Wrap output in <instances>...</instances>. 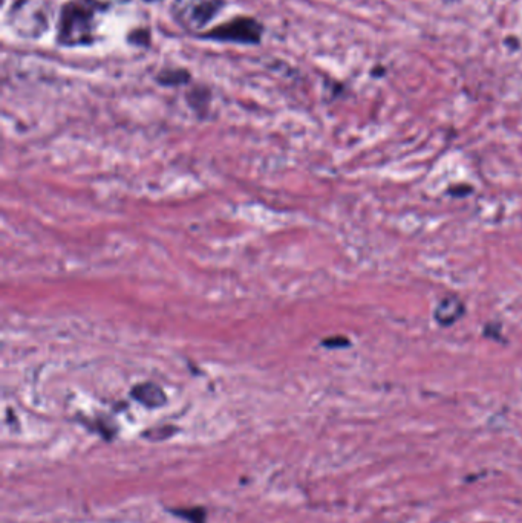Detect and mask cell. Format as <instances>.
Here are the masks:
<instances>
[{
  "mask_svg": "<svg viewBox=\"0 0 522 523\" xmlns=\"http://www.w3.org/2000/svg\"><path fill=\"white\" fill-rule=\"evenodd\" d=\"M94 13L80 2H68L60 11L57 42L63 46H86L94 42Z\"/></svg>",
  "mask_w": 522,
  "mask_h": 523,
  "instance_id": "cell-1",
  "label": "cell"
},
{
  "mask_svg": "<svg viewBox=\"0 0 522 523\" xmlns=\"http://www.w3.org/2000/svg\"><path fill=\"white\" fill-rule=\"evenodd\" d=\"M10 23L20 37L37 39L48 30V11L42 0H16L11 7Z\"/></svg>",
  "mask_w": 522,
  "mask_h": 523,
  "instance_id": "cell-2",
  "label": "cell"
},
{
  "mask_svg": "<svg viewBox=\"0 0 522 523\" xmlns=\"http://www.w3.org/2000/svg\"><path fill=\"white\" fill-rule=\"evenodd\" d=\"M226 0H175L172 5L173 19L187 31H201L216 16Z\"/></svg>",
  "mask_w": 522,
  "mask_h": 523,
  "instance_id": "cell-3",
  "label": "cell"
},
{
  "mask_svg": "<svg viewBox=\"0 0 522 523\" xmlns=\"http://www.w3.org/2000/svg\"><path fill=\"white\" fill-rule=\"evenodd\" d=\"M261 23L250 17H236L224 25L216 26L209 33L204 34V39L216 40V42L242 43V45H256L261 42Z\"/></svg>",
  "mask_w": 522,
  "mask_h": 523,
  "instance_id": "cell-4",
  "label": "cell"
},
{
  "mask_svg": "<svg viewBox=\"0 0 522 523\" xmlns=\"http://www.w3.org/2000/svg\"><path fill=\"white\" fill-rule=\"evenodd\" d=\"M464 312H466V306L460 297H444L435 308L434 319L438 325L447 328V326L455 325L464 316Z\"/></svg>",
  "mask_w": 522,
  "mask_h": 523,
  "instance_id": "cell-5",
  "label": "cell"
},
{
  "mask_svg": "<svg viewBox=\"0 0 522 523\" xmlns=\"http://www.w3.org/2000/svg\"><path fill=\"white\" fill-rule=\"evenodd\" d=\"M131 395L135 401L143 404L147 409H158V407H163L167 403L164 390L154 383L138 384L132 389Z\"/></svg>",
  "mask_w": 522,
  "mask_h": 523,
  "instance_id": "cell-6",
  "label": "cell"
},
{
  "mask_svg": "<svg viewBox=\"0 0 522 523\" xmlns=\"http://www.w3.org/2000/svg\"><path fill=\"white\" fill-rule=\"evenodd\" d=\"M170 514L186 520L187 523H207V511L203 507L169 508Z\"/></svg>",
  "mask_w": 522,
  "mask_h": 523,
  "instance_id": "cell-7",
  "label": "cell"
},
{
  "mask_svg": "<svg viewBox=\"0 0 522 523\" xmlns=\"http://www.w3.org/2000/svg\"><path fill=\"white\" fill-rule=\"evenodd\" d=\"M163 85H180V83L187 82L189 80V74L187 71H166L158 77Z\"/></svg>",
  "mask_w": 522,
  "mask_h": 523,
  "instance_id": "cell-8",
  "label": "cell"
},
{
  "mask_svg": "<svg viewBox=\"0 0 522 523\" xmlns=\"http://www.w3.org/2000/svg\"><path fill=\"white\" fill-rule=\"evenodd\" d=\"M89 2H91L94 7L100 8V10H108V8L126 4L129 0H89Z\"/></svg>",
  "mask_w": 522,
  "mask_h": 523,
  "instance_id": "cell-9",
  "label": "cell"
},
{
  "mask_svg": "<svg viewBox=\"0 0 522 523\" xmlns=\"http://www.w3.org/2000/svg\"><path fill=\"white\" fill-rule=\"evenodd\" d=\"M323 345L328 346V348H334V346H348L350 345V342L346 340V338L337 337V338H331V340H327V342H323Z\"/></svg>",
  "mask_w": 522,
  "mask_h": 523,
  "instance_id": "cell-10",
  "label": "cell"
},
{
  "mask_svg": "<svg viewBox=\"0 0 522 523\" xmlns=\"http://www.w3.org/2000/svg\"><path fill=\"white\" fill-rule=\"evenodd\" d=\"M144 2H155V0H144Z\"/></svg>",
  "mask_w": 522,
  "mask_h": 523,
  "instance_id": "cell-11",
  "label": "cell"
}]
</instances>
